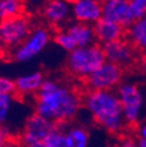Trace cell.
I'll list each match as a JSON object with an SVG mask.
<instances>
[{"instance_id": "1", "label": "cell", "mask_w": 146, "mask_h": 147, "mask_svg": "<svg viewBox=\"0 0 146 147\" xmlns=\"http://www.w3.org/2000/svg\"><path fill=\"white\" fill-rule=\"evenodd\" d=\"M83 94L69 85L45 78L35 95V112L55 124L70 123L83 106Z\"/></svg>"}, {"instance_id": "2", "label": "cell", "mask_w": 146, "mask_h": 147, "mask_svg": "<svg viewBox=\"0 0 146 147\" xmlns=\"http://www.w3.org/2000/svg\"><path fill=\"white\" fill-rule=\"evenodd\" d=\"M83 106L93 120L112 136H122L129 128L125 121L123 106L115 90H85Z\"/></svg>"}, {"instance_id": "3", "label": "cell", "mask_w": 146, "mask_h": 147, "mask_svg": "<svg viewBox=\"0 0 146 147\" xmlns=\"http://www.w3.org/2000/svg\"><path fill=\"white\" fill-rule=\"evenodd\" d=\"M105 62L106 59L103 47L96 42L70 51L66 61V68L70 76L82 82Z\"/></svg>"}, {"instance_id": "4", "label": "cell", "mask_w": 146, "mask_h": 147, "mask_svg": "<svg viewBox=\"0 0 146 147\" xmlns=\"http://www.w3.org/2000/svg\"><path fill=\"white\" fill-rule=\"evenodd\" d=\"M116 92L123 106V112L127 127L137 128L139 126L141 110L145 103L140 88L133 83H122L117 88Z\"/></svg>"}, {"instance_id": "5", "label": "cell", "mask_w": 146, "mask_h": 147, "mask_svg": "<svg viewBox=\"0 0 146 147\" xmlns=\"http://www.w3.org/2000/svg\"><path fill=\"white\" fill-rule=\"evenodd\" d=\"M33 30L29 18L25 14L0 21V42L6 51L19 47Z\"/></svg>"}, {"instance_id": "6", "label": "cell", "mask_w": 146, "mask_h": 147, "mask_svg": "<svg viewBox=\"0 0 146 147\" xmlns=\"http://www.w3.org/2000/svg\"><path fill=\"white\" fill-rule=\"evenodd\" d=\"M124 75L123 68L106 61L82 83L85 90H116L123 83Z\"/></svg>"}, {"instance_id": "7", "label": "cell", "mask_w": 146, "mask_h": 147, "mask_svg": "<svg viewBox=\"0 0 146 147\" xmlns=\"http://www.w3.org/2000/svg\"><path fill=\"white\" fill-rule=\"evenodd\" d=\"M51 40V33L47 27H35L28 38L12 51V57L16 62H27L34 59L47 47Z\"/></svg>"}, {"instance_id": "8", "label": "cell", "mask_w": 146, "mask_h": 147, "mask_svg": "<svg viewBox=\"0 0 146 147\" xmlns=\"http://www.w3.org/2000/svg\"><path fill=\"white\" fill-rule=\"evenodd\" d=\"M103 50L107 62L119 65L125 71L137 67L140 53L126 38L103 45Z\"/></svg>"}, {"instance_id": "9", "label": "cell", "mask_w": 146, "mask_h": 147, "mask_svg": "<svg viewBox=\"0 0 146 147\" xmlns=\"http://www.w3.org/2000/svg\"><path fill=\"white\" fill-rule=\"evenodd\" d=\"M54 127H55L54 121L34 112L26 119L19 140L22 144V146L33 142L43 141L47 138V136L54 130Z\"/></svg>"}, {"instance_id": "10", "label": "cell", "mask_w": 146, "mask_h": 147, "mask_svg": "<svg viewBox=\"0 0 146 147\" xmlns=\"http://www.w3.org/2000/svg\"><path fill=\"white\" fill-rule=\"evenodd\" d=\"M102 18L127 28L135 22L129 0H103Z\"/></svg>"}, {"instance_id": "11", "label": "cell", "mask_w": 146, "mask_h": 147, "mask_svg": "<svg viewBox=\"0 0 146 147\" xmlns=\"http://www.w3.org/2000/svg\"><path fill=\"white\" fill-rule=\"evenodd\" d=\"M71 13L77 22L95 25L102 19V1L99 0H71Z\"/></svg>"}, {"instance_id": "12", "label": "cell", "mask_w": 146, "mask_h": 147, "mask_svg": "<svg viewBox=\"0 0 146 147\" xmlns=\"http://www.w3.org/2000/svg\"><path fill=\"white\" fill-rule=\"evenodd\" d=\"M94 26L96 42L101 46L115 42L118 40H122L126 36V28L120 26L119 24H116L114 21H110L107 19L102 18L98 20Z\"/></svg>"}, {"instance_id": "13", "label": "cell", "mask_w": 146, "mask_h": 147, "mask_svg": "<svg viewBox=\"0 0 146 147\" xmlns=\"http://www.w3.org/2000/svg\"><path fill=\"white\" fill-rule=\"evenodd\" d=\"M71 0H49L43 8L46 21L54 27L61 26L70 16Z\"/></svg>"}, {"instance_id": "14", "label": "cell", "mask_w": 146, "mask_h": 147, "mask_svg": "<svg viewBox=\"0 0 146 147\" xmlns=\"http://www.w3.org/2000/svg\"><path fill=\"white\" fill-rule=\"evenodd\" d=\"M45 81V76L41 71H34L28 75L20 76L15 80L16 85V96H27V95H36L41 88L42 82Z\"/></svg>"}, {"instance_id": "15", "label": "cell", "mask_w": 146, "mask_h": 147, "mask_svg": "<svg viewBox=\"0 0 146 147\" xmlns=\"http://www.w3.org/2000/svg\"><path fill=\"white\" fill-rule=\"evenodd\" d=\"M66 30L72 38V40L75 41L77 48L87 47V46L96 43V36H95V30L93 25L76 22L74 25L69 26Z\"/></svg>"}, {"instance_id": "16", "label": "cell", "mask_w": 146, "mask_h": 147, "mask_svg": "<svg viewBox=\"0 0 146 147\" xmlns=\"http://www.w3.org/2000/svg\"><path fill=\"white\" fill-rule=\"evenodd\" d=\"M133 47L141 54L146 53V15L136 20L126 28V36Z\"/></svg>"}, {"instance_id": "17", "label": "cell", "mask_w": 146, "mask_h": 147, "mask_svg": "<svg viewBox=\"0 0 146 147\" xmlns=\"http://www.w3.org/2000/svg\"><path fill=\"white\" fill-rule=\"evenodd\" d=\"M66 139L68 147H88L89 145V132L85 127L81 125H67Z\"/></svg>"}, {"instance_id": "18", "label": "cell", "mask_w": 146, "mask_h": 147, "mask_svg": "<svg viewBox=\"0 0 146 147\" xmlns=\"http://www.w3.org/2000/svg\"><path fill=\"white\" fill-rule=\"evenodd\" d=\"M24 14L22 0H0V21Z\"/></svg>"}, {"instance_id": "19", "label": "cell", "mask_w": 146, "mask_h": 147, "mask_svg": "<svg viewBox=\"0 0 146 147\" xmlns=\"http://www.w3.org/2000/svg\"><path fill=\"white\" fill-rule=\"evenodd\" d=\"M69 123L55 124L54 130L43 140L47 147H68L66 139V127Z\"/></svg>"}, {"instance_id": "20", "label": "cell", "mask_w": 146, "mask_h": 147, "mask_svg": "<svg viewBox=\"0 0 146 147\" xmlns=\"http://www.w3.org/2000/svg\"><path fill=\"white\" fill-rule=\"evenodd\" d=\"M54 41L57 46H60L63 50L70 53L74 49L77 48L75 41L72 40V38L68 34V32L64 29V30H57L55 34H54Z\"/></svg>"}, {"instance_id": "21", "label": "cell", "mask_w": 146, "mask_h": 147, "mask_svg": "<svg viewBox=\"0 0 146 147\" xmlns=\"http://www.w3.org/2000/svg\"><path fill=\"white\" fill-rule=\"evenodd\" d=\"M14 100V96L0 95V125L4 124L11 112V107Z\"/></svg>"}, {"instance_id": "22", "label": "cell", "mask_w": 146, "mask_h": 147, "mask_svg": "<svg viewBox=\"0 0 146 147\" xmlns=\"http://www.w3.org/2000/svg\"><path fill=\"white\" fill-rule=\"evenodd\" d=\"M0 95H9V96H16V85L15 81L0 76Z\"/></svg>"}, {"instance_id": "23", "label": "cell", "mask_w": 146, "mask_h": 147, "mask_svg": "<svg viewBox=\"0 0 146 147\" xmlns=\"http://www.w3.org/2000/svg\"><path fill=\"white\" fill-rule=\"evenodd\" d=\"M130 7H131V14L135 21L146 15V0L130 1Z\"/></svg>"}, {"instance_id": "24", "label": "cell", "mask_w": 146, "mask_h": 147, "mask_svg": "<svg viewBox=\"0 0 146 147\" xmlns=\"http://www.w3.org/2000/svg\"><path fill=\"white\" fill-rule=\"evenodd\" d=\"M120 147H139L137 142V138L131 136H120Z\"/></svg>"}, {"instance_id": "25", "label": "cell", "mask_w": 146, "mask_h": 147, "mask_svg": "<svg viewBox=\"0 0 146 147\" xmlns=\"http://www.w3.org/2000/svg\"><path fill=\"white\" fill-rule=\"evenodd\" d=\"M9 138H11V136H9L8 131L6 130L5 127H3L1 125H0V147H3L7 142V140Z\"/></svg>"}, {"instance_id": "26", "label": "cell", "mask_w": 146, "mask_h": 147, "mask_svg": "<svg viewBox=\"0 0 146 147\" xmlns=\"http://www.w3.org/2000/svg\"><path fill=\"white\" fill-rule=\"evenodd\" d=\"M137 68L146 75V53H141L140 56H139V60H138V64H137Z\"/></svg>"}, {"instance_id": "27", "label": "cell", "mask_w": 146, "mask_h": 147, "mask_svg": "<svg viewBox=\"0 0 146 147\" xmlns=\"http://www.w3.org/2000/svg\"><path fill=\"white\" fill-rule=\"evenodd\" d=\"M3 147H24L22 144L20 142L19 138H9L7 140V142L3 146Z\"/></svg>"}, {"instance_id": "28", "label": "cell", "mask_w": 146, "mask_h": 147, "mask_svg": "<svg viewBox=\"0 0 146 147\" xmlns=\"http://www.w3.org/2000/svg\"><path fill=\"white\" fill-rule=\"evenodd\" d=\"M137 128H138V136L143 137V138H146V123L139 125Z\"/></svg>"}, {"instance_id": "29", "label": "cell", "mask_w": 146, "mask_h": 147, "mask_svg": "<svg viewBox=\"0 0 146 147\" xmlns=\"http://www.w3.org/2000/svg\"><path fill=\"white\" fill-rule=\"evenodd\" d=\"M136 138H137V142H138L139 147H146V138H143L139 136H137Z\"/></svg>"}, {"instance_id": "30", "label": "cell", "mask_w": 146, "mask_h": 147, "mask_svg": "<svg viewBox=\"0 0 146 147\" xmlns=\"http://www.w3.org/2000/svg\"><path fill=\"white\" fill-rule=\"evenodd\" d=\"M24 147H47V146H46V144L43 141H39V142H33V144L26 145Z\"/></svg>"}, {"instance_id": "31", "label": "cell", "mask_w": 146, "mask_h": 147, "mask_svg": "<svg viewBox=\"0 0 146 147\" xmlns=\"http://www.w3.org/2000/svg\"><path fill=\"white\" fill-rule=\"evenodd\" d=\"M5 53H6V50L4 49L1 42H0V59H3V57H4V54H5Z\"/></svg>"}, {"instance_id": "32", "label": "cell", "mask_w": 146, "mask_h": 147, "mask_svg": "<svg viewBox=\"0 0 146 147\" xmlns=\"http://www.w3.org/2000/svg\"><path fill=\"white\" fill-rule=\"evenodd\" d=\"M129 1H135V0H129Z\"/></svg>"}, {"instance_id": "33", "label": "cell", "mask_w": 146, "mask_h": 147, "mask_svg": "<svg viewBox=\"0 0 146 147\" xmlns=\"http://www.w3.org/2000/svg\"><path fill=\"white\" fill-rule=\"evenodd\" d=\"M145 104H146V97H145Z\"/></svg>"}]
</instances>
